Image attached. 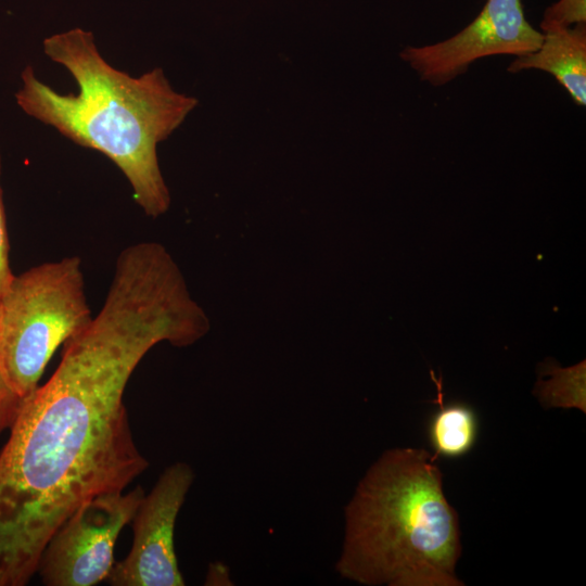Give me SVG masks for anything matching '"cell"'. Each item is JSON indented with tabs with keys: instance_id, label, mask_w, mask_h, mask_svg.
Listing matches in <instances>:
<instances>
[{
	"instance_id": "1",
	"label": "cell",
	"mask_w": 586,
	"mask_h": 586,
	"mask_svg": "<svg viewBox=\"0 0 586 586\" xmlns=\"http://www.w3.org/2000/svg\"><path fill=\"white\" fill-rule=\"evenodd\" d=\"M174 332L153 292L114 281L98 315L63 344L48 382L24 399L0 450V586L26 585L80 506L146 470L124 393L145 354Z\"/></svg>"
},
{
	"instance_id": "2",
	"label": "cell",
	"mask_w": 586,
	"mask_h": 586,
	"mask_svg": "<svg viewBox=\"0 0 586 586\" xmlns=\"http://www.w3.org/2000/svg\"><path fill=\"white\" fill-rule=\"evenodd\" d=\"M43 52L68 71L78 92H56L28 65L15 93L21 110L110 158L146 216L166 213L170 194L158 165L157 144L179 128L198 99L176 91L161 67L139 77L113 67L98 50L93 34L79 27L47 37Z\"/></svg>"
},
{
	"instance_id": "3",
	"label": "cell",
	"mask_w": 586,
	"mask_h": 586,
	"mask_svg": "<svg viewBox=\"0 0 586 586\" xmlns=\"http://www.w3.org/2000/svg\"><path fill=\"white\" fill-rule=\"evenodd\" d=\"M458 515L435 457L420 448L384 451L344 508L336 572L366 586H461Z\"/></svg>"
},
{
	"instance_id": "4",
	"label": "cell",
	"mask_w": 586,
	"mask_h": 586,
	"mask_svg": "<svg viewBox=\"0 0 586 586\" xmlns=\"http://www.w3.org/2000/svg\"><path fill=\"white\" fill-rule=\"evenodd\" d=\"M78 256L13 275L0 296V345L7 378L25 399L56 348L91 321Z\"/></svg>"
},
{
	"instance_id": "5",
	"label": "cell",
	"mask_w": 586,
	"mask_h": 586,
	"mask_svg": "<svg viewBox=\"0 0 586 586\" xmlns=\"http://www.w3.org/2000/svg\"><path fill=\"white\" fill-rule=\"evenodd\" d=\"M140 485L99 495L80 506L52 535L37 572L47 586H93L106 581L114 565L119 533L144 496Z\"/></svg>"
},
{
	"instance_id": "6",
	"label": "cell",
	"mask_w": 586,
	"mask_h": 586,
	"mask_svg": "<svg viewBox=\"0 0 586 586\" xmlns=\"http://www.w3.org/2000/svg\"><path fill=\"white\" fill-rule=\"evenodd\" d=\"M543 38L525 18L521 0H487L480 14L455 36L406 47L399 56L421 80L438 87L464 74L480 59L534 52Z\"/></svg>"
},
{
	"instance_id": "7",
	"label": "cell",
	"mask_w": 586,
	"mask_h": 586,
	"mask_svg": "<svg viewBox=\"0 0 586 586\" xmlns=\"http://www.w3.org/2000/svg\"><path fill=\"white\" fill-rule=\"evenodd\" d=\"M194 481L184 461L164 469L149 494H144L132 519V544L128 555L114 563L106 582L113 586H183L175 552V525Z\"/></svg>"
},
{
	"instance_id": "8",
	"label": "cell",
	"mask_w": 586,
	"mask_h": 586,
	"mask_svg": "<svg viewBox=\"0 0 586 586\" xmlns=\"http://www.w3.org/2000/svg\"><path fill=\"white\" fill-rule=\"evenodd\" d=\"M540 47L517 56L508 72L539 69L549 73L584 107L586 104V23L572 27H555L542 31Z\"/></svg>"
},
{
	"instance_id": "9",
	"label": "cell",
	"mask_w": 586,
	"mask_h": 586,
	"mask_svg": "<svg viewBox=\"0 0 586 586\" xmlns=\"http://www.w3.org/2000/svg\"><path fill=\"white\" fill-rule=\"evenodd\" d=\"M432 380L437 385L438 409L428 424L429 442L436 456L458 458L468 454L476 443L479 418L474 409L461 402L444 404L442 400V379Z\"/></svg>"
},
{
	"instance_id": "10",
	"label": "cell",
	"mask_w": 586,
	"mask_h": 586,
	"mask_svg": "<svg viewBox=\"0 0 586 586\" xmlns=\"http://www.w3.org/2000/svg\"><path fill=\"white\" fill-rule=\"evenodd\" d=\"M539 372L549 374L538 379L534 394L547 407H578L585 411V360L569 368H561L548 358L539 365Z\"/></svg>"
},
{
	"instance_id": "11",
	"label": "cell",
	"mask_w": 586,
	"mask_h": 586,
	"mask_svg": "<svg viewBox=\"0 0 586 586\" xmlns=\"http://www.w3.org/2000/svg\"><path fill=\"white\" fill-rule=\"evenodd\" d=\"M586 23V0H559L544 13L542 30Z\"/></svg>"
},
{
	"instance_id": "12",
	"label": "cell",
	"mask_w": 586,
	"mask_h": 586,
	"mask_svg": "<svg viewBox=\"0 0 586 586\" xmlns=\"http://www.w3.org/2000/svg\"><path fill=\"white\" fill-rule=\"evenodd\" d=\"M24 399L13 390L7 378L0 345V434L16 419Z\"/></svg>"
},
{
	"instance_id": "13",
	"label": "cell",
	"mask_w": 586,
	"mask_h": 586,
	"mask_svg": "<svg viewBox=\"0 0 586 586\" xmlns=\"http://www.w3.org/2000/svg\"><path fill=\"white\" fill-rule=\"evenodd\" d=\"M0 176H1V155H0ZM9 237L7 229L5 209L3 203L2 189L0 184V296L5 290L9 281L13 277L9 263Z\"/></svg>"
},
{
	"instance_id": "14",
	"label": "cell",
	"mask_w": 586,
	"mask_h": 586,
	"mask_svg": "<svg viewBox=\"0 0 586 586\" xmlns=\"http://www.w3.org/2000/svg\"><path fill=\"white\" fill-rule=\"evenodd\" d=\"M216 576H221L227 582H230L228 571H227V569H226V566L224 564L212 563L209 565L208 571H207V576H206V584H211V582Z\"/></svg>"
}]
</instances>
